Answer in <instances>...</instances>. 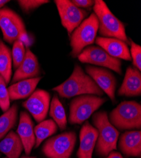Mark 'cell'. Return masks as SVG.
Wrapping results in <instances>:
<instances>
[{
    "label": "cell",
    "mask_w": 141,
    "mask_h": 158,
    "mask_svg": "<svg viewBox=\"0 0 141 158\" xmlns=\"http://www.w3.org/2000/svg\"><path fill=\"white\" fill-rule=\"evenodd\" d=\"M0 29L3 32L4 41L10 44L27 37L25 23L15 11L8 7L0 8Z\"/></svg>",
    "instance_id": "cell-7"
},
{
    "label": "cell",
    "mask_w": 141,
    "mask_h": 158,
    "mask_svg": "<svg viewBox=\"0 0 141 158\" xmlns=\"http://www.w3.org/2000/svg\"><path fill=\"white\" fill-rule=\"evenodd\" d=\"M99 22V33L102 37L115 38L130 44L124 24L115 17L102 0H96L93 6Z\"/></svg>",
    "instance_id": "cell-3"
},
{
    "label": "cell",
    "mask_w": 141,
    "mask_h": 158,
    "mask_svg": "<svg viewBox=\"0 0 141 158\" xmlns=\"http://www.w3.org/2000/svg\"><path fill=\"white\" fill-rule=\"evenodd\" d=\"M20 158H36L35 157H32V156H23Z\"/></svg>",
    "instance_id": "cell-32"
},
{
    "label": "cell",
    "mask_w": 141,
    "mask_h": 158,
    "mask_svg": "<svg viewBox=\"0 0 141 158\" xmlns=\"http://www.w3.org/2000/svg\"><path fill=\"white\" fill-rule=\"evenodd\" d=\"M52 90L63 98H71L81 95H94L100 97L104 94L103 91L79 64L75 65L73 71L68 79Z\"/></svg>",
    "instance_id": "cell-1"
},
{
    "label": "cell",
    "mask_w": 141,
    "mask_h": 158,
    "mask_svg": "<svg viewBox=\"0 0 141 158\" xmlns=\"http://www.w3.org/2000/svg\"><path fill=\"white\" fill-rule=\"evenodd\" d=\"M107 99L94 95L77 96L70 102L68 122L72 125H81L90 117Z\"/></svg>",
    "instance_id": "cell-6"
},
{
    "label": "cell",
    "mask_w": 141,
    "mask_h": 158,
    "mask_svg": "<svg viewBox=\"0 0 141 158\" xmlns=\"http://www.w3.org/2000/svg\"><path fill=\"white\" fill-rule=\"evenodd\" d=\"M40 74L41 69L37 58L27 48L25 58L20 67L15 70L11 83L15 84L26 79L39 77Z\"/></svg>",
    "instance_id": "cell-13"
},
{
    "label": "cell",
    "mask_w": 141,
    "mask_h": 158,
    "mask_svg": "<svg viewBox=\"0 0 141 158\" xmlns=\"http://www.w3.org/2000/svg\"><path fill=\"white\" fill-rule=\"evenodd\" d=\"M25 48L23 41L17 40L13 44L11 51L12 62L14 68L16 70L23 62L25 56Z\"/></svg>",
    "instance_id": "cell-25"
},
{
    "label": "cell",
    "mask_w": 141,
    "mask_h": 158,
    "mask_svg": "<svg viewBox=\"0 0 141 158\" xmlns=\"http://www.w3.org/2000/svg\"><path fill=\"white\" fill-rule=\"evenodd\" d=\"M17 134L23 143L25 152L29 156L35 143L34 131V123L30 115L26 111H21Z\"/></svg>",
    "instance_id": "cell-15"
},
{
    "label": "cell",
    "mask_w": 141,
    "mask_h": 158,
    "mask_svg": "<svg viewBox=\"0 0 141 158\" xmlns=\"http://www.w3.org/2000/svg\"><path fill=\"white\" fill-rule=\"evenodd\" d=\"M85 71L103 93H105L112 102H114L117 82L114 75L107 69L91 65L86 66Z\"/></svg>",
    "instance_id": "cell-12"
},
{
    "label": "cell",
    "mask_w": 141,
    "mask_h": 158,
    "mask_svg": "<svg viewBox=\"0 0 141 158\" xmlns=\"http://www.w3.org/2000/svg\"><path fill=\"white\" fill-rule=\"evenodd\" d=\"M8 2H10L9 0H0V8H3Z\"/></svg>",
    "instance_id": "cell-31"
},
{
    "label": "cell",
    "mask_w": 141,
    "mask_h": 158,
    "mask_svg": "<svg viewBox=\"0 0 141 158\" xmlns=\"http://www.w3.org/2000/svg\"><path fill=\"white\" fill-rule=\"evenodd\" d=\"M51 96L48 92L37 89L23 102V107L26 109L37 122L44 120L47 116L50 105Z\"/></svg>",
    "instance_id": "cell-11"
},
{
    "label": "cell",
    "mask_w": 141,
    "mask_h": 158,
    "mask_svg": "<svg viewBox=\"0 0 141 158\" xmlns=\"http://www.w3.org/2000/svg\"><path fill=\"white\" fill-rule=\"evenodd\" d=\"M49 115L61 130H64L67 126V120L65 109L57 95H55L51 101Z\"/></svg>",
    "instance_id": "cell-24"
},
{
    "label": "cell",
    "mask_w": 141,
    "mask_h": 158,
    "mask_svg": "<svg viewBox=\"0 0 141 158\" xmlns=\"http://www.w3.org/2000/svg\"><path fill=\"white\" fill-rule=\"evenodd\" d=\"M99 28V22L94 13H92L77 27L70 37L71 56L77 58L87 46L94 43Z\"/></svg>",
    "instance_id": "cell-5"
},
{
    "label": "cell",
    "mask_w": 141,
    "mask_h": 158,
    "mask_svg": "<svg viewBox=\"0 0 141 158\" xmlns=\"http://www.w3.org/2000/svg\"><path fill=\"white\" fill-rule=\"evenodd\" d=\"M131 50L130 54L133 61V64L135 69L141 70V47L130 39Z\"/></svg>",
    "instance_id": "cell-27"
},
{
    "label": "cell",
    "mask_w": 141,
    "mask_h": 158,
    "mask_svg": "<svg viewBox=\"0 0 141 158\" xmlns=\"http://www.w3.org/2000/svg\"><path fill=\"white\" fill-rule=\"evenodd\" d=\"M76 141L75 132L67 131L48 139L42 151L48 158H70Z\"/></svg>",
    "instance_id": "cell-8"
},
{
    "label": "cell",
    "mask_w": 141,
    "mask_h": 158,
    "mask_svg": "<svg viewBox=\"0 0 141 158\" xmlns=\"http://www.w3.org/2000/svg\"><path fill=\"white\" fill-rule=\"evenodd\" d=\"M18 120V106L13 104L5 113L0 116V140L14 128Z\"/></svg>",
    "instance_id": "cell-23"
},
{
    "label": "cell",
    "mask_w": 141,
    "mask_h": 158,
    "mask_svg": "<svg viewBox=\"0 0 141 158\" xmlns=\"http://www.w3.org/2000/svg\"><path fill=\"white\" fill-rule=\"evenodd\" d=\"M6 84L2 76L0 75V108L6 112L10 108V99Z\"/></svg>",
    "instance_id": "cell-26"
},
{
    "label": "cell",
    "mask_w": 141,
    "mask_h": 158,
    "mask_svg": "<svg viewBox=\"0 0 141 158\" xmlns=\"http://www.w3.org/2000/svg\"><path fill=\"white\" fill-rule=\"evenodd\" d=\"M72 3L79 8H89L93 7L95 3V1L92 0H72Z\"/></svg>",
    "instance_id": "cell-29"
},
{
    "label": "cell",
    "mask_w": 141,
    "mask_h": 158,
    "mask_svg": "<svg viewBox=\"0 0 141 158\" xmlns=\"http://www.w3.org/2000/svg\"><path fill=\"white\" fill-rule=\"evenodd\" d=\"M12 63L11 49L0 39V75L6 85L10 83L11 78Z\"/></svg>",
    "instance_id": "cell-21"
},
{
    "label": "cell",
    "mask_w": 141,
    "mask_h": 158,
    "mask_svg": "<svg viewBox=\"0 0 141 158\" xmlns=\"http://www.w3.org/2000/svg\"><path fill=\"white\" fill-rule=\"evenodd\" d=\"M55 3L62 25L67 29L69 35L72 34L88 15V12L77 7L69 0H55Z\"/></svg>",
    "instance_id": "cell-10"
},
{
    "label": "cell",
    "mask_w": 141,
    "mask_h": 158,
    "mask_svg": "<svg viewBox=\"0 0 141 158\" xmlns=\"http://www.w3.org/2000/svg\"><path fill=\"white\" fill-rule=\"evenodd\" d=\"M118 147L126 157L141 156L140 130L127 131L122 134L119 139Z\"/></svg>",
    "instance_id": "cell-18"
},
{
    "label": "cell",
    "mask_w": 141,
    "mask_h": 158,
    "mask_svg": "<svg viewBox=\"0 0 141 158\" xmlns=\"http://www.w3.org/2000/svg\"><path fill=\"white\" fill-rule=\"evenodd\" d=\"M41 77L26 79L15 84H13L8 88L10 99L11 101L23 99L29 97L41 80Z\"/></svg>",
    "instance_id": "cell-19"
},
{
    "label": "cell",
    "mask_w": 141,
    "mask_h": 158,
    "mask_svg": "<svg viewBox=\"0 0 141 158\" xmlns=\"http://www.w3.org/2000/svg\"><path fill=\"white\" fill-rule=\"evenodd\" d=\"M23 149L21 139L18 134L12 130L0 142V152L5 154L7 158H19Z\"/></svg>",
    "instance_id": "cell-20"
},
{
    "label": "cell",
    "mask_w": 141,
    "mask_h": 158,
    "mask_svg": "<svg viewBox=\"0 0 141 158\" xmlns=\"http://www.w3.org/2000/svg\"><path fill=\"white\" fill-rule=\"evenodd\" d=\"M20 8L25 12L29 13L31 11L39 8L41 5L46 4L49 1L46 0H19L17 1Z\"/></svg>",
    "instance_id": "cell-28"
},
{
    "label": "cell",
    "mask_w": 141,
    "mask_h": 158,
    "mask_svg": "<svg viewBox=\"0 0 141 158\" xmlns=\"http://www.w3.org/2000/svg\"><path fill=\"white\" fill-rule=\"evenodd\" d=\"M77 58L82 63L101 66L122 74L121 60L111 56L98 46H89L84 48Z\"/></svg>",
    "instance_id": "cell-9"
},
{
    "label": "cell",
    "mask_w": 141,
    "mask_h": 158,
    "mask_svg": "<svg viewBox=\"0 0 141 158\" xmlns=\"http://www.w3.org/2000/svg\"><path fill=\"white\" fill-rule=\"evenodd\" d=\"M97 137V130L88 121L85 122L80 131V146L77 153L78 158H92Z\"/></svg>",
    "instance_id": "cell-14"
},
{
    "label": "cell",
    "mask_w": 141,
    "mask_h": 158,
    "mask_svg": "<svg viewBox=\"0 0 141 158\" xmlns=\"http://www.w3.org/2000/svg\"><path fill=\"white\" fill-rule=\"evenodd\" d=\"M93 123L98 131V137L95 146V152L98 156H107L116 150L119 137V131L109 121L107 113L100 111L93 116Z\"/></svg>",
    "instance_id": "cell-2"
},
{
    "label": "cell",
    "mask_w": 141,
    "mask_h": 158,
    "mask_svg": "<svg viewBox=\"0 0 141 158\" xmlns=\"http://www.w3.org/2000/svg\"><path fill=\"white\" fill-rule=\"evenodd\" d=\"M95 42L112 57L126 61L132 60L128 44L120 39L97 37Z\"/></svg>",
    "instance_id": "cell-16"
},
{
    "label": "cell",
    "mask_w": 141,
    "mask_h": 158,
    "mask_svg": "<svg viewBox=\"0 0 141 158\" xmlns=\"http://www.w3.org/2000/svg\"><path fill=\"white\" fill-rule=\"evenodd\" d=\"M111 124L119 130L141 128V105L136 101H123L109 115Z\"/></svg>",
    "instance_id": "cell-4"
},
{
    "label": "cell",
    "mask_w": 141,
    "mask_h": 158,
    "mask_svg": "<svg viewBox=\"0 0 141 158\" xmlns=\"http://www.w3.org/2000/svg\"><path fill=\"white\" fill-rule=\"evenodd\" d=\"M141 94V73L131 66L126 70L123 83L118 90L120 96H139Z\"/></svg>",
    "instance_id": "cell-17"
},
{
    "label": "cell",
    "mask_w": 141,
    "mask_h": 158,
    "mask_svg": "<svg viewBox=\"0 0 141 158\" xmlns=\"http://www.w3.org/2000/svg\"><path fill=\"white\" fill-rule=\"evenodd\" d=\"M58 130V125L53 120H46L40 122L34 128L35 137V148H37L47 138L53 135Z\"/></svg>",
    "instance_id": "cell-22"
},
{
    "label": "cell",
    "mask_w": 141,
    "mask_h": 158,
    "mask_svg": "<svg viewBox=\"0 0 141 158\" xmlns=\"http://www.w3.org/2000/svg\"><path fill=\"white\" fill-rule=\"evenodd\" d=\"M105 158H123L121 154L117 151L111 152Z\"/></svg>",
    "instance_id": "cell-30"
},
{
    "label": "cell",
    "mask_w": 141,
    "mask_h": 158,
    "mask_svg": "<svg viewBox=\"0 0 141 158\" xmlns=\"http://www.w3.org/2000/svg\"><path fill=\"white\" fill-rule=\"evenodd\" d=\"M3 158H7V157H3Z\"/></svg>",
    "instance_id": "cell-33"
}]
</instances>
